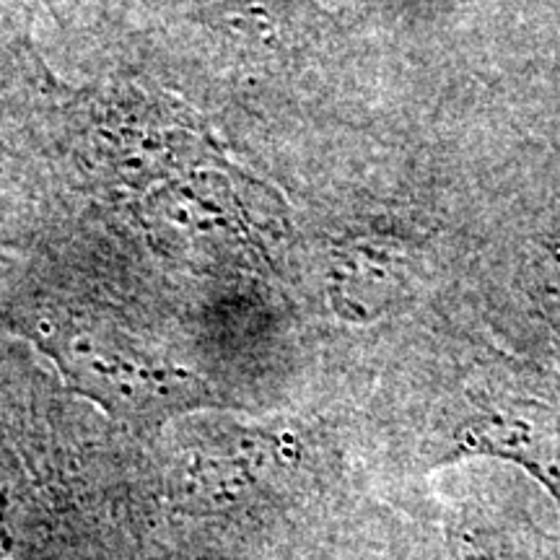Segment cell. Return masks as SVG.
<instances>
[{"label": "cell", "mask_w": 560, "mask_h": 560, "mask_svg": "<svg viewBox=\"0 0 560 560\" xmlns=\"http://www.w3.org/2000/svg\"><path fill=\"white\" fill-rule=\"evenodd\" d=\"M529 289L545 319L560 338V240L550 242L532 262Z\"/></svg>", "instance_id": "3957f363"}, {"label": "cell", "mask_w": 560, "mask_h": 560, "mask_svg": "<svg viewBox=\"0 0 560 560\" xmlns=\"http://www.w3.org/2000/svg\"><path fill=\"white\" fill-rule=\"evenodd\" d=\"M454 560H537V548L516 520L472 524L454 542Z\"/></svg>", "instance_id": "7a4b0ae2"}, {"label": "cell", "mask_w": 560, "mask_h": 560, "mask_svg": "<svg viewBox=\"0 0 560 560\" xmlns=\"http://www.w3.org/2000/svg\"><path fill=\"white\" fill-rule=\"evenodd\" d=\"M5 322L58 363L70 387L132 429H156L177 412L215 402L200 376L149 355L100 322L60 317L19 299Z\"/></svg>", "instance_id": "6da1fadb"}]
</instances>
